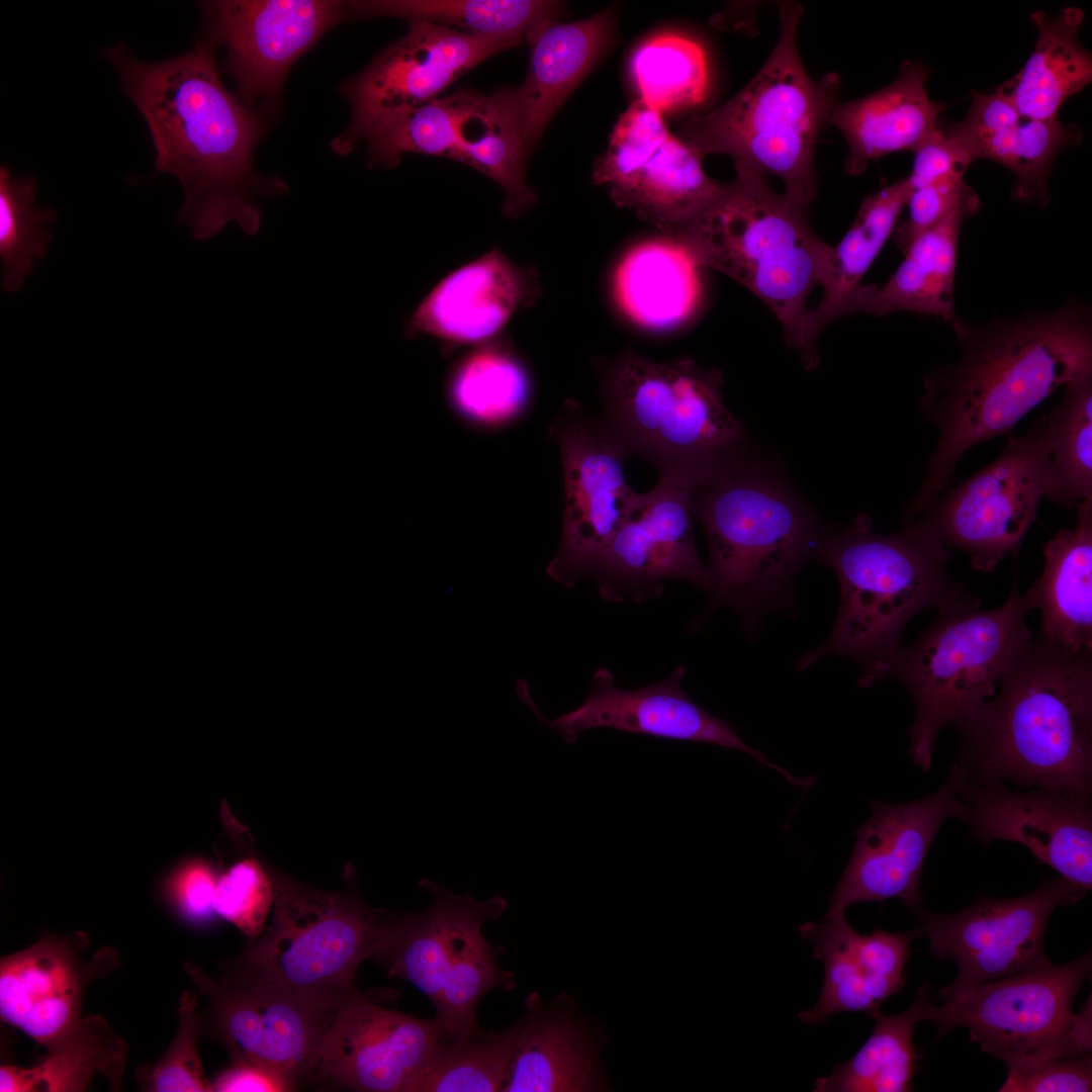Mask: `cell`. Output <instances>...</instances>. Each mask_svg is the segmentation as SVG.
<instances>
[{
	"instance_id": "603a6c76",
	"label": "cell",
	"mask_w": 1092,
	"mask_h": 1092,
	"mask_svg": "<svg viewBox=\"0 0 1092 1092\" xmlns=\"http://www.w3.org/2000/svg\"><path fill=\"white\" fill-rule=\"evenodd\" d=\"M418 885L431 895V904L412 914L385 910L373 960L434 1004L460 967L490 945L481 927L500 918L508 904L500 895L486 901H476L469 893L458 896L429 879L420 880Z\"/></svg>"
},
{
	"instance_id": "e0dca14e",
	"label": "cell",
	"mask_w": 1092,
	"mask_h": 1092,
	"mask_svg": "<svg viewBox=\"0 0 1092 1092\" xmlns=\"http://www.w3.org/2000/svg\"><path fill=\"white\" fill-rule=\"evenodd\" d=\"M963 780L951 762L945 782L930 795L898 804L871 800L870 816L855 831L851 856L829 896L826 915L890 899L918 913L923 908L920 880L927 853L945 821L963 819L959 796Z\"/></svg>"
},
{
	"instance_id": "bcb514c9",
	"label": "cell",
	"mask_w": 1092,
	"mask_h": 1092,
	"mask_svg": "<svg viewBox=\"0 0 1092 1092\" xmlns=\"http://www.w3.org/2000/svg\"><path fill=\"white\" fill-rule=\"evenodd\" d=\"M222 815L229 835L241 854L218 874L214 910L217 916L254 937L263 931L265 919L274 902L269 864L258 856L246 826L239 823L229 809L222 810Z\"/></svg>"
},
{
	"instance_id": "7c38bea8",
	"label": "cell",
	"mask_w": 1092,
	"mask_h": 1092,
	"mask_svg": "<svg viewBox=\"0 0 1092 1092\" xmlns=\"http://www.w3.org/2000/svg\"><path fill=\"white\" fill-rule=\"evenodd\" d=\"M1056 479L1041 417L1022 436L1010 437L988 465L947 487L908 522L947 550L964 552L971 566L991 572L1023 542Z\"/></svg>"
},
{
	"instance_id": "484cf974",
	"label": "cell",
	"mask_w": 1092,
	"mask_h": 1092,
	"mask_svg": "<svg viewBox=\"0 0 1092 1092\" xmlns=\"http://www.w3.org/2000/svg\"><path fill=\"white\" fill-rule=\"evenodd\" d=\"M799 932L813 944L812 957L824 968L817 1003L798 1015L802 1023L812 1026L840 1012L871 1016L880 1012L882 1003L905 986L904 970L918 934L916 929L891 932L880 928L859 933L844 912L825 915L823 923L805 922Z\"/></svg>"
},
{
	"instance_id": "c3c4849f",
	"label": "cell",
	"mask_w": 1092,
	"mask_h": 1092,
	"mask_svg": "<svg viewBox=\"0 0 1092 1092\" xmlns=\"http://www.w3.org/2000/svg\"><path fill=\"white\" fill-rule=\"evenodd\" d=\"M670 136L662 113L638 98L621 114L605 155L594 166L593 181L615 188L635 173Z\"/></svg>"
},
{
	"instance_id": "9a60e30c",
	"label": "cell",
	"mask_w": 1092,
	"mask_h": 1092,
	"mask_svg": "<svg viewBox=\"0 0 1092 1092\" xmlns=\"http://www.w3.org/2000/svg\"><path fill=\"white\" fill-rule=\"evenodd\" d=\"M206 34L225 48L222 69L238 97L260 114L279 108L292 65L350 14L348 2L320 0L206 1Z\"/></svg>"
},
{
	"instance_id": "ac0fdd59",
	"label": "cell",
	"mask_w": 1092,
	"mask_h": 1092,
	"mask_svg": "<svg viewBox=\"0 0 1092 1092\" xmlns=\"http://www.w3.org/2000/svg\"><path fill=\"white\" fill-rule=\"evenodd\" d=\"M515 46L427 21H408L400 39L342 84L352 115L347 129L332 142V149L338 154L349 153L378 119L436 99L471 68Z\"/></svg>"
},
{
	"instance_id": "2e32d148",
	"label": "cell",
	"mask_w": 1092,
	"mask_h": 1092,
	"mask_svg": "<svg viewBox=\"0 0 1092 1092\" xmlns=\"http://www.w3.org/2000/svg\"><path fill=\"white\" fill-rule=\"evenodd\" d=\"M185 968L208 1000L211 1028L234 1061L268 1067L295 1084L315 1070L333 1015L240 966L215 980L190 961Z\"/></svg>"
},
{
	"instance_id": "8d00e7d4",
	"label": "cell",
	"mask_w": 1092,
	"mask_h": 1092,
	"mask_svg": "<svg viewBox=\"0 0 1092 1092\" xmlns=\"http://www.w3.org/2000/svg\"><path fill=\"white\" fill-rule=\"evenodd\" d=\"M934 1006L930 984L924 982L913 1003L895 1015L881 1012L872 1017L875 1027L860 1049L843 1064L834 1066L829 1076L815 1081V1092H908L919 1055L913 1043L915 1026L928 1021Z\"/></svg>"
},
{
	"instance_id": "cb8c5ba5",
	"label": "cell",
	"mask_w": 1092,
	"mask_h": 1092,
	"mask_svg": "<svg viewBox=\"0 0 1092 1092\" xmlns=\"http://www.w3.org/2000/svg\"><path fill=\"white\" fill-rule=\"evenodd\" d=\"M84 935L46 936L0 964L1 1018L51 1050L82 1023L85 986L110 971L115 953L100 949L86 961Z\"/></svg>"
},
{
	"instance_id": "83f0119b",
	"label": "cell",
	"mask_w": 1092,
	"mask_h": 1092,
	"mask_svg": "<svg viewBox=\"0 0 1092 1092\" xmlns=\"http://www.w3.org/2000/svg\"><path fill=\"white\" fill-rule=\"evenodd\" d=\"M513 1052L500 1092L600 1090L597 1039L567 994L549 1004L531 993L525 1010L509 1028Z\"/></svg>"
},
{
	"instance_id": "4316f807",
	"label": "cell",
	"mask_w": 1092,
	"mask_h": 1092,
	"mask_svg": "<svg viewBox=\"0 0 1092 1092\" xmlns=\"http://www.w3.org/2000/svg\"><path fill=\"white\" fill-rule=\"evenodd\" d=\"M610 28L611 16L602 12L574 22L545 18L526 34L531 57L524 82L488 97L513 124L527 154L606 47Z\"/></svg>"
},
{
	"instance_id": "d590c367",
	"label": "cell",
	"mask_w": 1092,
	"mask_h": 1092,
	"mask_svg": "<svg viewBox=\"0 0 1092 1092\" xmlns=\"http://www.w3.org/2000/svg\"><path fill=\"white\" fill-rule=\"evenodd\" d=\"M724 185L706 174L697 153L670 134L637 173L610 190L615 203L672 236L708 208Z\"/></svg>"
},
{
	"instance_id": "277c9868",
	"label": "cell",
	"mask_w": 1092,
	"mask_h": 1092,
	"mask_svg": "<svg viewBox=\"0 0 1092 1092\" xmlns=\"http://www.w3.org/2000/svg\"><path fill=\"white\" fill-rule=\"evenodd\" d=\"M722 372L692 359L618 357L603 376L601 422L659 479L696 489L744 464L745 434L725 405Z\"/></svg>"
},
{
	"instance_id": "e575fe53",
	"label": "cell",
	"mask_w": 1092,
	"mask_h": 1092,
	"mask_svg": "<svg viewBox=\"0 0 1092 1092\" xmlns=\"http://www.w3.org/2000/svg\"><path fill=\"white\" fill-rule=\"evenodd\" d=\"M1030 18L1037 30L1035 47L1021 70L998 89L1020 115L1052 120L1067 99L1092 81V56L1079 41L1084 12L1066 7L1056 17L1035 11Z\"/></svg>"
},
{
	"instance_id": "5b68a950",
	"label": "cell",
	"mask_w": 1092,
	"mask_h": 1092,
	"mask_svg": "<svg viewBox=\"0 0 1092 1092\" xmlns=\"http://www.w3.org/2000/svg\"><path fill=\"white\" fill-rule=\"evenodd\" d=\"M948 556L944 546L908 522L885 535L861 515L841 533L824 536L814 558L835 572L839 609L825 642L800 656L796 668L832 655L864 668L901 645L904 627L919 612L979 602L948 576Z\"/></svg>"
},
{
	"instance_id": "f907efd6",
	"label": "cell",
	"mask_w": 1092,
	"mask_h": 1092,
	"mask_svg": "<svg viewBox=\"0 0 1092 1092\" xmlns=\"http://www.w3.org/2000/svg\"><path fill=\"white\" fill-rule=\"evenodd\" d=\"M1000 1092H1087L1092 1090L1091 1056L1031 1058L1006 1063Z\"/></svg>"
},
{
	"instance_id": "11a10c76",
	"label": "cell",
	"mask_w": 1092,
	"mask_h": 1092,
	"mask_svg": "<svg viewBox=\"0 0 1092 1092\" xmlns=\"http://www.w3.org/2000/svg\"><path fill=\"white\" fill-rule=\"evenodd\" d=\"M212 1085L216 1092L290 1091L295 1083L286 1076L259 1064L234 1061L217 1075Z\"/></svg>"
},
{
	"instance_id": "1f68e13d",
	"label": "cell",
	"mask_w": 1092,
	"mask_h": 1092,
	"mask_svg": "<svg viewBox=\"0 0 1092 1092\" xmlns=\"http://www.w3.org/2000/svg\"><path fill=\"white\" fill-rule=\"evenodd\" d=\"M1075 508L1074 528L1043 545V570L1024 597L1040 612L1042 641L1092 653V497Z\"/></svg>"
},
{
	"instance_id": "4fadbf2b",
	"label": "cell",
	"mask_w": 1092,
	"mask_h": 1092,
	"mask_svg": "<svg viewBox=\"0 0 1092 1092\" xmlns=\"http://www.w3.org/2000/svg\"><path fill=\"white\" fill-rule=\"evenodd\" d=\"M564 474L565 507L557 554L547 566L556 582L587 578L596 557L639 506L643 493L627 483L626 451L601 420L566 402L549 427Z\"/></svg>"
},
{
	"instance_id": "d6a6232c",
	"label": "cell",
	"mask_w": 1092,
	"mask_h": 1092,
	"mask_svg": "<svg viewBox=\"0 0 1092 1092\" xmlns=\"http://www.w3.org/2000/svg\"><path fill=\"white\" fill-rule=\"evenodd\" d=\"M980 204L977 192L966 184L953 207L910 243L888 281L882 287L871 285L862 312L880 316L908 311L949 324L956 321L953 292L961 229Z\"/></svg>"
},
{
	"instance_id": "db71d44e",
	"label": "cell",
	"mask_w": 1092,
	"mask_h": 1092,
	"mask_svg": "<svg viewBox=\"0 0 1092 1092\" xmlns=\"http://www.w3.org/2000/svg\"><path fill=\"white\" fill-rule=\"evenodd\" d=\"M911 173L906 177L910 189L950 178H963L973 163L967 153L937 128L914 151Z\"/></svg>"
},
{
	"instance_id": "7402d4cb",
	"label": "cell",
	"mask_w": 1092,
	"mask_h": 1092,
	"mask_svg": "<svg viewBox=\"0 0 1092 1092\" xmlns=\"http://www.w3.org/2000/svg\"><path fill=\"white\" fill-rule=\"evenodd\" d=\"M444 1040L436 1017L420 1018L387 1008L357 991L333 1015L315 1070L341 1088L411 1092Z\"/></svg>"
},
{
	"instance_id": "d4e9b609",
	"label": "cell",
	"mask_w": 1092,
	"mask_h": 1092,
	"mask_svg": "<svg viewBox=\"0 0 1092 1092\" xmlns=\"http://www.w3.org/2000/svg\"><path fill=\"white\" fill-rule=\"evenodd\" d=\"M540 295L536 271L491 249L443 277L405 318L403 334L433 337L446 354L477 347L498 339L517 310Z\"/></svg>"
},
{
	"instance_id": "44dd1931",
	"label": "cell",
	"mask_w": 1092,
	"mask_h": 1092,
	"mask_svg": "<svg viewBox=\"0 0 1092 1092\" xmlns=\"http://www.w3.org/2000/svg\"><path fill=\"white\" fill-rule=\"evenodd\" d=\"M686 666L680 664L659 682L639 689H623L606 667L592 676L587 698L574 710L555 719L545 718L534 703L525 680L519 679L516 691L539 721L573 743L580 732L595 728H613L630 733L665 739L715 744L742 751L757 762L779 771L788 782L805 789L808 779H800L770 762L765 755L747 745L734 727L696 704L684 691Z\"/></svg>"
},
{
	"instance_id": "7bdbcfd3",
	"label": "cell",
	"mask_w": 1092,
	"mask_h": 1092,
	"mask_svg": "<svg viewBox=\"0 0 1092 1092\" xmlns=\"http://www.w3.org/2000/svg\"><path fill=\"white\" fill-rule=\"evenodd\" d=\"M1064 387L1042 418L1056 479L1051 502L1069 508L1092 497V374Z\"/></svg>"
},
{
	"instance_id": "4dcf8cb0",
	"label": "cell",
	"mask_w": 1092,
	"mask_h": 1092,
	"mask_svg": "<svg viewBox=\"0 0 1092 1092\" xmlns=\"http://www.w3.org/2000/svg\"><path fill=\"white\" fill-rule=\"evenodd\" d=\"M909 193L905 177L863 198L852 225L831 247L822 298L806 312L796 350L806 369L812 370L820 362L817 342L823 329L839 316L861 312L869 287L861 279L892 237Z\"/></svg>"
},
{
	"instance_id": "52a82bcc",
	"label": "cell",
	"mask_w": 1092,
	"mask_h": 1092,
	"mask_svg": "<svg viewBox=\"0 0 1092 1092\" xmlns=\"http://www.w3.org/2000/svg\"><path fill=\"white\" fill-rule=\"evenodd\" d=\"M670 237L700 267L761 299L797 350L808 297L825 280L832 250L812 230L808 207L774 191L759 173L737 168L716 200Z\"/></svg>"
},
{
	"instance_id": "f1b7e54d",
	"label": "cell",
	"mask_w": 1092,
	"mask_h": 1092,
	"mask_svg": "<svg viewBox=\"0 0 1092 1092\" xmlns=\"http://www.w3.org/2000/svg\"><path fill=\"white\" fill-rule=\"evenodd\" d=\"M972 162L987 159L1009 169L1015 176L1012 198L1049 203L1051 166L1059 152L1083 136L1075 124L1059 118L1037 120L1019 114L997 88L989 94L972 93L967 115L941 128Z\"/></svg>"
},
{
	"instance_id": "6da1fadb",
	"label": "cell",
	"mask_w": 1092,
	"mask_h": 1092,
	"mask_svg": "<svg viewBox=\"0 0 1092 1092\" xmlns=\"http://www.w3.org/2000/svg\"><path fill=\"white\" fill-rule=\"evenodd\" d=\"M950 325L961 354L924 377L919 404L938 437L904 520L937 500L971 448L1008 435L1059 387L1092 374L1091 311L1080 300L1052 311Z\"/></svg>"
},
{
	"instance_id": "f546056e",
	"label": "cell",
	"mask_w": 1092,
	"mask_h": 1092,
	"mask_svg": "<svg viewBox=\"0 0 1092 1092\" xmlns=\"http://www.w3.org/2000/svg\"><path fill=\"white\" fill-rule=\"evenodd\" d=\"M927 78L922 64L905 61L891 84L864 97L837 102L829 123L847 142L848 175L862 174L872 161L885 155L913 152L938 128L945 105L929 98Z\"/></svg>"
},
{
	"instance_id": "681fc988",
	"label": "cell",
	"mask_w": 1092,
	"mask_h": 1092,
	"mask_svg": "<svg viewBox=\"0 0 1092 1092\" xmlns=\"http://www.w3.org/2000/svg\"><path fill=\"white\" fill-rule=\"evenodd\" d=\"M177 1015V1031L166 1053L154 1065L138 1069L141 1087L155 1092L213 1091L198 1054L203 1023L194 993L182 994Z\"/></svg>"
},
{
	"instance_id": "816d5d0a",
	"label": "cell",
	"mask_w": 1092,
	"mask_h": 1092,
	"mask_svg": "<svg viewBox=\"0 0 1092 1092\" xmlns=\"http://www.w3.org/2000/svg\"><path fill=\"white\" fill-rule=\"evenodd\" d=\"M218 874L206 859L181 862L165 882L164 892L177 913L193 924H206L216 917L214 894Z\"/></svg>"
},
{
	"instance_id": "836d02e7",
	"label": "cell",
	"mask_w": 1092,
	"mask_h": 1092,
	"mask_svg": "<svg viewBox=\"0 0 1092 1092\" xmlns=\"http://www.w3.org/2000/svg\"><path fill=\"white\" fill-rule=\"evenodd\" d=\"M699 268L685 245L673 237L641 242L616 267V302L642 328H675L688 321L700 303Z\"/></svg>"
},
{
	"instance_id": "74e56055",
	"label": "cell",
	"mask_w": 1092,
	"mask_h": 1092,
	"mask_svg": "<svg viewBox=\"0 0 1092 1092\" xmlns=\"http://www.w3.org/2000/svg\"><path fill=\"white\" fill-rule=\"evenodd\" d=\"M487 97L469 90L436 98L372 123L361 135L371 167L395 166L405 153L457 160L468 125L483 111Z\"/></svg>"
},
{
	"instance_id": "8992f818",
	"label": "cell",
	"mask_w": 1092,
	"mask_h": 1092,
	"mask_svg": "<svg viewBox=\"0 0 1092 1092\" xmlns=\"http://www.w3.org/2000/svg\"><path fill=\"white\" fill-rule=\"evenodd\" d=\"M780 35L765 63L730 100L689 119L679 139L702 159L730 156L742 168L780 178L784 194L808 207L817 193L814 155L837 104L839 78L807 72L797 34L803 8L780 5Z\"/></svg>"
},
{
	"instance_id": "9c48e42d",
	"label": "cell",
	"mask_w": 1092,
	"mask_h": 1092,
	"mask_svg": "<svg viewBox=\"0 0 1092 1092\" xmlns=\"http://www.w3.org/2000/svg\"><path fill=\"white\" fill-rule=\"evenodd\" d=\"M691 507L708 539L712 606L745 621L782 598L825 536L784 482L748 462L693 490Z\"/></svg>"
},
{
	"instance_id": "8fae6325",
	"label": "cell",
	"mask_w": 1092,
	"mask_h": 1092,
	"mask_svg": "<svg viewBox=\"0 0 1092 1092\" xmlns=\"http://www.w3.org/2000/svg\"><path fill=\"white\" fill-rule=\"evenodd\" d=\"M1091 952L970 988L940 989L929 1022L939 1034L964 1027L971 1041L1003 1061L1091 1056V999L1074 1001L1090 976Z\"/></svg>"
},
{
	"instance_id": "7a4b0ae2",
	"label": "cell",
	"mask_w": 1092,
	"mask_h": 1092,
	"mask_svg": "<svg viewBox=\"0 0 1092 1092\" xmlns=\"http://www.w3.org/2000/svg\"><path fill=\"white\" fill-rule=\"evenodd\" d=\"M215 49L204 36L185 54L158 62L134 59L122 43L103 51L146 120L156 171L174 175L182 185L178 218L197 240L217 235L231 221L256 235V199L288 189L280 178L254 169L265 123L222 84Z\"/></svg>"
},
{
	"instance_id": "ffe728a7",
	"label": "cell",
	"mask_w": 1092,
	"mask_h": 1092,
	"mask_svg": "<svg viewBox=\"0 0 1092 1092\" xmlns=\"http://www.w3.org/2000/svg\"><path fill=\"white\" fill-rule=\"evenodd\" d=\"M692 487L658 479L609 543L587 577L603 599L640 603L658 597L664 581L682 579L708 590L709 572L693 532Z\"/></svg>"
},
{
	"instance_id": "ab89813d",
	"label": "cell",
	"mask_w": 1092,
	"mask_h": 1092,
	"mask_svg": "<svg viewBox=\"0 0 1092 1092\" xmlns=\"http://www.w3.org/2000/svg\"><path fill=\"white\" fill-rule=\"evenodd\" d=\"M348 5L350 14L357 18L422 20L517 44L537 22L555 18L561 6L540 0H380L350 1Z\"/></svg>"
},
{
	"instance_id": "60d3db41",
	"label": "cell",
	"mask_w": 1092,
	"mask_h": 1092,
	"mask_svg": "<svg viewBox=\"0 0 1092 1092\" xmlns=\"http://www.w3.org/2000/svg\"><path fill=\"white\" fill-rule=\"evenodd\" d=\"M453 406L484 426L517 419L529 404V373L509 343L500 338L477 346L455 366L449 381Z\"/></svg>"
},
{
	"instance_id": "ba28073f",
	"label": "cell",
	"mask_w": 1092,
	"mask_h": 1092,
	"mask_svg": "<svg viewBox=\"0 0 1092 1092\" xmlns=\"http://www.w3.org/2000/svg\"><path fill=\"white\" fill-rule=\"evenodd\" d=\"M979 602L947 607L910 646L896 649L861 669L858 684L893 678L909 691L915 709L909 756L927 772L939 732L956 728L993 697L1001 676L1031 642L1030 606L1012 590L1000 607Z\"/></svg>"
},
{
	"instance_id": "5bb4252c",
	"label": "cell",
	"mask_w": 1092,
	"mask_h": 1092,
	"mask_svg": "<svg viewBox=\"0 0 1092 1092\" xmlns=\"http://www.w3.org/2000/svg\"><path fill=\"white\" fill-rule=\"evenodd\" d=\"M1086 893L1059 877L1022 896L982 897L950 915L922 908L916 929L927 936L936 958L958 966L956 980L943 989H966L1050 965L1043 938L1052 913Z\"/></svg>"
},
{
	"instance_id": "f35d334b",
	"label": "cell",
	"mask_w": 1092,
	"mask_h": 1092,
	"mask_svg": "<svg viewBox=\"0 0 1092 1092\" xmlns=\"http://www.w3.org/2000/svg\"><path fill=\"white\" fill-rule=\"evenodd\" d=\"M126 1044L103 1017H84L81 1025L37 1065L25 1069L1 1066V1092H79L96 1075L118 1090L125 1066Z\"/></svg>"
},
{
	"instance_id": "f6af8a7d",
	"label": "cell",
	"mask_w": 1092,
	"mask_h": 1092,
	"mask_svg": "<svg viewBox=\"0 0 1092 1092\" xmlns=\"http://www.w3.org/2000/svg\"><path fill=\"white\" fill-rule=\"evenodd\" d=\"M37 183L31 176L14 178L0 168V257L3 288L16 292L31 272L33 261L42 258L52 235L47 224L56 220L51 208L34 205Z\"/></svg>"
},
{
	"instance_id": "30bf717a",
	"label": "cell",
	"mask_w": 1092,
	"mask_h": 1092,
	"mask_svg": "<svg viewBox=\"0 0 1092 1092\" xmlns=\"http://www.w3.org/2000/svg\"><path fill=\"white\" fill-rule=\"evenodd\" d=\"M269 870L273 920L237 966L334 1015L357 992L360 964L374 958L385 910L371 909L353 887L323 891Z\"/></svg>"
},
{
	"instance_id": "f5cc1de1",
	"label": "cell",
	"mask_w": 1092,
	"mask_h": 1092,
	"mask_svg": "<svg viewBox=\"0 0 1092 1092\" xmlns=\"http://www.w3.org/2000/svg\"><path fill=\"white\" fill-rule=\"evenodd\" d=\"M965 185L963 178H950L910 189L908 216L892 234L896 246L904 253L917 236L937 223L957 203Z\"/></svg>"
},
{
	"instance_id": "b9f144b4",
	"label": "cell",
	"mask_w": 1092,
	"mask_h": 1092,
	"mask_svg": "<svg viewBox=\"0 0 1092 1092\" xmlns=\"http://www.w3.org/2000/svg\"><path fill=\"white\" fill-rule=\"evenodd\" d=\"M630 72L639 98L661 113L705 99L707 59L700 43L690 37L660 33L647 38L634 51Z\"/></svg>"
},
{
	"instance_id": "3957f363",
	"label": "cell",
	"mask_w": 1092,
	"mask_h": 1092,
	"mask_svg": "<svg viewBox=\"0 0 1092 1092\" xmlns=\"http://www.w3.org/2000/svg\"><path fill=\"white\" fill-rule=\"evenodd\" d=\"M997 686L954 728L965 779L1092 797V653L1031 640Z\"/></svg>"
},
{
	"instance_id": "d6986e66",
	"label": "cell",
	"mask_w": 1092,
	"mask_h": 1092,
	"mask_svg": "<svg viewBox=\"0 0 1092 1092\" xmlns=\"http://www.w3.org/2000/svg\"><path fill=\"white\" fill-rule=\"evenodd\" d=\"M963 821L977 842L1024 845L1040 864L1088 892L1092 888V797L1049 788L1017 792L1000 782L959 788Z\"/></svg>"
},
{
	"instance_id": "ee69618b",
	"label": "cell",
	"mask_w": 1092,
	"mask_h": 1092,
	"mask_svg": "<svg viewBox=\"0 0 1092 1092\" xmlns=\"http://www.w3.org/2000/svg\"><path fill=\"white\" fill-rule=\"evenodd\" d=\"M513 1052V1035L481 1028L463 1040L442 1041L411 1092H500Z\"/></svg>"
},
{
	"instance_id": "7dc6e473",
	"label": "cell",
	"mask_w": 1092,
	"mask_h": 1092,
	"mask_svg": "<svg viewBox=\"0 0 1092 1092\" xmlns=\"http://www.w3.org/2000/svg\"><path fill=\"white\" fill-rule=\"evenodd\" d=\"M478 124V133L466 138L457 160L496 182L506 194L505 214L516 218L536 199L525 180L527 152L513 124L494 108L489 97Z\"/></svg>"
}]
</instances>
